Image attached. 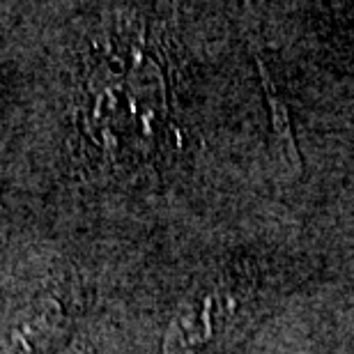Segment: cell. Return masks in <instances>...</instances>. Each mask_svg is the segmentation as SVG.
Listing matches in <instances>:
<instances>
[{
	"instance_id": "1",
	"label": "cell",
	"mask_w": 354,
	"mask_h": 354,
	"mask_svg": "<svg viewBox=\"0 0 354 354\" xmlns=\"http://www.w3.org/2000/svg\"><path fill=\"white\" fill-rule=\"evenodd\" d=\"M246 283L230 274L212 276L194 288L173 315L164 336V354H205L242 308Z\"/></svg>"
},
{
	"instance_id": "2",
	"label": "cell",
	"mask_w": 354,
	"mask_h": 354,
	"mask_svg": "<svg viewBox=\"0 0 354 354\" xmlns=\"http://www.w3.org/2000/svg\"><path fill=\"white\" fill-rule=\"evenodd\" d=\"M72 315V297L62 290H51L0 334V354H48L55 341L65 336Z\"/></svg>"
},
{
	"instance_id": "3",
	"label": "cell",
	"mask_w": 354,
	"mask_h": 354,
	"mask_svg": "<svg viewBox=\"0 0 354 354\" xmlns=\"http://www.w3.org/2000/svg\"><path fill=\"white\" fill-rule=\"evenodd\" d=\"M256 65H258L260 79H263V88L267 92V104H269V111H272L274 133L281 140L283 157L288 159V164L292 166V171L299 173L301 171V161H299V150H297V143H295V136H292V127H290V120H288V109H286V104H283V99L276 95L274 81H272V76H269V72H267L265 62L260 58H256Z\"/></svg>"
},
{
	"instance_id": "4",
	"label": "cell",
	"mask_w": 354,
	"mask_h": 354,
	"mask_svg": "<svg viewBox=\"0 0 354 354\" xmlns=\"http://www.w3.org/2000/svg\"><path fill=\"white\" fill-rule=\"evenodd\" d=\"M60 354H86V345H83V343H69Z\"/></svg>"
}]
</instances>
